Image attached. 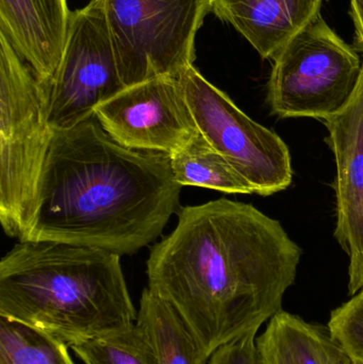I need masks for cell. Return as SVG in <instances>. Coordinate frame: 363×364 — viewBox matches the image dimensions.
I'll return each instance as SVG.
<instances>
[{
    "label": "cell",
    "instance_id": "1",
    "mask_svg": "<svg viewBox=\"0 0 363 364\" xmlns=\"http://www.w3.org/2000/svg\"><path fill=\"white\" fill-rule=\"evenodd\" d=\"M302 255L281 222L253 205H187L151 247L147 288L177 310L210 359L283 309Z\"/></svg>",
    "mask_w": 363,
    "mask_h": 364
},
{
    "label": "cell",
    "instance_id": "2",
    "mask_svg": "<svg viewBox=\"0 0 363 364\" xmlns=\"http://www.w3.org/2000/svg\"><path fill=\"white\" fill-rule=\"evenodd\" d=\"M181 188L170 155L123 146L93 117L53 130L19 241L134 254L161 235L178 209Z\"/></svg>",
    "mask_w": 363,
    "mask_h": 364
},
{
    "label": "cell",
    "instance_id": "3",
    "mask_svg": "<svg viewBox=\"0 0 363 364\" xmlns=\"http://www.w3.org/2000/svg\"><path fill=\"white\" fill-rule=\"evenodd\" d=\"M136 312L121 256L99 248L19 241L0 262V318L68 346L128 331Z\"/></svg>",
    "mask_w": 363,
    "mask_h": 364
},
{
    "label": "cell",
    "instance_id": "4",
    "mask_svg": "<svg viewBox=\"0 0 363 364\" xmlns=\"http://www.w3.org/2000/svg\"><path fill=\"white\" fill-rule=\"evenodd\" d=\"M53 129L40 80L0 33V222L21 239L31 218Z\"/></svg>",
    "mask_w": 363,
    "mask_h": 364
},
{
    "label": "cell",
    "instance_id": "5",
    "mask_svg": "<svg viewBox=\"0 0 363 364\" xmlns=\"http://www.w3.org/2000/svg\"><path fill=\"white\" fill-rule=\"evenodd\" d=\"M266 102L279 119H323L339 112L359 82L362 61L320 15L273 60Z\"/></svg>",
    "mask_w": 363,
    "mask_h": 364
},
{
    "label": "cell",
    "instance_id": "6",
    "mask_svg": "<svg viewBox=\"0 0 363 364\" xmlns=\"http://www.w3.org/2000/svg\"><path fill=\"white\" fill-rule=\"evenodd\" d=\"M125 87L178 78L196 59L195 41L210 0H104Z\"/></svg>",
    "mask_w": 363,
    "mask_h": 364
},
{
    "label": "cell",
    "instance_id": "7",
    "mask_svg": "<svg viewBox=\"0 0 363 364\" xmlns=\"http://www.w3.org/2000/svg\"><path fill=\"white\" fill-rule=\"evenodd\" d=\"M47 123L70 129L94 117L96 107L125 89L113 48L104 0L72 11L65 49L55 75L40 80Z\"/></svg>",
    "mask_w": 363,
    "mask_h": 364
},
{
    "label": "cell",
    "instance_id": "8",
    "mask_svg": "<svg viewBox=\"0 0 363 364\" xmlns=\"http://www.w3.org/2000/svg\"><path fill=\"white\" fill-rule=\"evenodd\" d=\"M198 132L255 188L270 196L293 181L288 145L273 130L245 114L195 66L178 77Z\"/></svg>",
    "mask_w": 363,
    "mask_h": 364
},
{
    "label": "cell",
    "instance_id": "9",
    "mask_svg": "<svg viewBox=\"0 0 363 364\" xmlns=\"http://www.w3.org/2000/svg\"><path fill=\"white\" fill-rule=\"evenodd\" d=\"M94 117L123 146L170 156L200 132L183 85L175 77L126 87L98 105Z\"/></svg>",
    "mask_w": 363,
    "mask_h": 364
},
{
    "label": "cell",
    "instance_id": "10",
    "mask_svg": "<svg viewBox=\"0 0 363 364\" xmlns=\"http://www.w3.org/2000/svg\"><path fill=\"white\" fill-rule=\"evenodd\" d=\"M322 122L336 164L335 237L350 258L349 294L354 296L363 289V58L351 100Z\"/></svg>",
    "mask_w": 363,
    "mask_h": 364
},
{
    "label": "cell",
    "instance_id": "11",
    "mask_svg": "<svg viewBox=\"0 0 363 364\" xmlns=\"http://www.w3.org/2000/svg\"><path fill=\"white\" fill-rule=\"evenodd\" d=\"M67 0H0V33L38 80L55 75L67 38Z\"/></svg>",
    "mask_w": 363,
    "mask_h": 364
},
{
    "label": "cell",
    "instance_id": "12",
    "mask_svg": "<svg viewBox=\"0 0 363 364\" xmlns=\"http://www.w3.org/2000/svg\"><path fill=\"white\" fill-rule=\"evenodd\" d=\"M325 0H210L211 12L232 25L264 59H272L321 15Z\"/></svg>",
    "mask_w": 363,
    "mask_h": 364
},
{
    "label": "cell",
    "instance_id": "13",
    "mask_svg": "<svg viewBox=\"0 0 363 364\" xmlns=\"http://www.w3.org/2000/svg\"><path fill=\"white\" fill-rule=\"evenodd\" d=\"M261 364H355L328 327L279 310L257 338Z\"/></svg>",
    "mask_w": 363,
    "mask_h": 364
},
{
    "label": "cell",
    "instance_id": "14",
    "mask_svg": "<svg viewBox=\"0 0 363 364\" xmlns=\"http://www.w3.org/2000/svg\"><path fill=\"white\" fill-rule=\"evenodd\" d=\"M136 331L151 364H207L209 356L180 314L168 301L143 290Z\"/></svg>",
    "mask_w": 363,
    "mask_h": 364
},
{
    "label": "cell",
    "instance_id": "15",
    "mask_svg": "<svg viewBox=\"0 0 363 364\" xmlns=\"http://www.w3.org/2000/svg\"><path fill=\"white\" fill-rule=\"evenodd\" d=\"M173 174L181 186L210 188L226 194H256L249 183L200 132L170 156Z\"/></svg>",
    "mask_w": 363,
    "mask_h": 364
},
{
    "label": "cell",
    "instance_id": "16",
    "mask_svg": "<svg viewBox=\"0 0 363 364\" xmlns=\"http://www.w3.org/2000/svg\"><path fill=\"white\" fill-rule=\"evenodd\" d=\"M68 348L48 333L0 318V364H75Z\"/></svg>",
    "mask_w": 363,
    "mask_h": 364
},
{
    "label": "cell",
    "instance_id": "17",
    "mask_svg": "<svg viewBox=\"0 0 363 364\" xmlns=\"http://www.w3.org/2000/svg\"><path fill=\"white\" fill-rule=\"evenodd\" d=\"M70 348L85 364H151L136 326Z\"/></svg>",
    "mask_w": 363,
    "mask_h": 364
},
{
    "label": "cell",
    "instance_id": "18",
    "mask_svg": "<svg viewBox=\"0 0 363 364\" xmlns=\"http://www.w3.org/2000/svg\"><path fill=\"white\" fill-rule=\"evenodd\" d=\"M328 329L355 364H363V299L354 295L332 310Z\"/></svg>",
    "mask_w": 363,
    "mask_h": 364
},
{
    "label": "cell",
    "instance_id": "19",
    "mask_svg": "<svg viewBox=\"0 0 363 364\" xmlns=\"http://www.w3.org/2000/svg\"><path fill=\"white\" fill-rule=\"evenodd\" d=\"M258 331H251L220 346L208 364H261L257 350Z\"/></svg>",
    "mask_w": 363,
    "mask_h": 364
},
{
    "label": "cell",
    "instance_id": "20",
    "mask_svg": "<svg viewBox=\"0 0 363 364\" xmlns=\"http://www.w3.org/2000/svg\"><path fill=\"white\" fill-rule=\"evenodd\" d=\"M351 16L355 28L354 48L363 53V0H350Z\"/></svg>",
    "mask_w": 363,
    "mask_h": 364
},
{
    "label": "cell",
    "instance_id": "21",
    "mask_svg": "<svg viewBox=\"0 0 363 364\" xmlns=\"http://www.w3.org/2000/svg\"><path fill=\"white\" fill-rule=\"evenodd\" d=\"M356 295H358V296H359L360 299H363V289L362 291H359V292H358L357 294Z\"/></svg>",
    "mask_w": 363,
    "mask_h": 364
}]
</instances>
